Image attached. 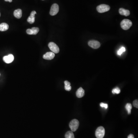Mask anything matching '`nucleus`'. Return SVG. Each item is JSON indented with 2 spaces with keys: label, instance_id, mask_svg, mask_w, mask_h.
Masks as SVG:
<instances>
[{
  "label": "nucleus",
  "instance_id": "obj_8",
  "mask_svg": "<svg viewBox=\"0 0 138 138\" xmlns=\"http://www.w3.org/2000/svg\"><path fill=\"white\" fill-rule=\"evenodd\" d=\"M3 60L6 63H10L12 62L14 60V56L12 54H9L7 56H4L3 58Z\"/></svg>",
  "mask_w": 138,
  "mask_h": 138
},
{
  "label": "nucleus",
  "instance_id": "obj_17",
  "mask_svg": "<svg viewBox=\"0 0 138 138\" xmlns=\"http://www.w3.org/2000/svg\"><path fill=\"white\" fill-rule=\"evenodd\" d=\"M65 138H74V134L72 131L67 132L65 135Z\"/></svg>",
  "mask_w": 138,
  "mask_h": 138
},
{
  "label": "nucleus",
  "instance_id": "obj_10",
  "mask_svg": "<svg viewBox=\"0 0 138 138\" xmlns=\"http://www.w3.org/2000/svg\"><path fill=\"white\" fill-rule=\"evenodd\" d=\"M54 56L55 54L54 53L52 52H48L43 55V58L46 60H52L54 59Z\"/></svg>",
  "mask_w": 138,
  "mask_h": 138
},
{
  "label": "nucleus",
  "instance_id": "obj_9",
  "mask_svg": "<svg viewBox=\"0 0 138 138\" xmlns=\"http://www.w3.org/2000/svg\"><path fill=\"white\" fill-rule=\"evenodd\" d=\"M39 31V28L37 27H33L31 29H28L26 31L27 33L29 35L37 34Z\"/></svg>",
  "mask_w": 138,
  "mask_h": 138
},
{
  "label": "nucleus",
  "instance_id": "obj_6",
  "mask_svg": "<svg viewBox=\"0 0 138 138\" xmlns=\"http://www.w3.org/2000/svg\"><path fill=\"white\" fill-rule=\"evenodd\" d=\"M59 10V6L56 4H54L52 5L51 7L50 13V15L54 16L57 14Z\"/></svg>",
  "mask_w": 138,
  "mask_h": 138
},
{
  "label": "nucleus",
  "instance_id": "obj_14",
  "mask_svg": "<svg viewBox=\"0 0 138 138\" xmlns=\"http://www.w3.org/2000/svg\"><path fill=\"white\" fill-rule=\"evenodd\" d=\"M119 13L121 15L128 16L130 14V12L129 10L125 9L123 8H120L119 10Z\"/></svg>",
  "mask_w": 138,
  "mask_h": 138
},
{
  "label": "nucleus",
  "instance_id": "obj_15",
  "mask_svg": "<svg viewBox=\"0 0 138 138\" xmlns=\"http://www.w3.org/2000/svg\"><path fill=\"white\" fill-rule=\"evenodd\" d=\"M9 25L6 23H3L0 24V31H6L9 29Z\"/></svg>",
  "mask_w": 138,
  "mask_h": 138
},
{
  "label": "nucleus",
  "instance_id": "obj_1",
  "mask_svg": "<svg viewBox=\"0 0 138 138\" xmlns=\"http://www.w3.org/2000/svg\"><path fill=\"white\" fill-rule=\"evenodd\" d=\"M132 23L129 19H124L120 23L121 28L124 30H127L132 26Z\"/></svg>",
  "mask_w": 138,
  "mask_h": 138
},
{
  "label": "nucleus",
  "instance_id": "obj_24",
  "mask_svg": "<svg viewBox=\"0 0 138 138\" xmlns=\"http://www.w3.org/2000/svg\"><path fill=\"white\" fill-rule=\"evenodd\" d=\"M6 2H11L12 1V0H4Z\"/></svg>",
  "mask_w": 138,
  "mask_h": 138
},
{
  "label": "nucleus",
  "instance_id": "obj_19",
  "mask_svg": "<svg viewBox=\"0 0 138 138\" xmlns=\"http://www.w3.org/2000/svg\"><path fill=\"white\" fill-rule=\"evenodd\" d=\"M120 92V90L119 88H116L112 90V93L113 94H119Z\"/></svg>",
  "mask_w": 138,
  "mask_h": 138
},
{
  "label": "nucleus",
  "instance_id": "obj_25",
  "mask_svg": "<svg viewBox=\"0 0 138 138\" xmlns=\"http://www.w3.org/2000/svg\"><path fill=\"white\" fill-rule=\"evenodd\" d=\"M0 15H1V14H0Z\"/></svg>",
  "mask_w": 138,
  "mask_h": 138
},
{
  "label": "nucleus",
  "instance_id": "obj_13",
  "mask_svg": "<svg viewBox=\"0 0 138 138\" xmlns=\"http://www.w3.org/2000/svg\"><path fill=\"white\" fill-rule=\"evenodd\" d=\"M13 15L15 17L17 18H21L22 16V11L20 9H18L14 11Z\"/></svg>",
  "mask_w": 138,
  "mask_h": 138
},
{
  "label": "nucleus",
  "instance_id": "obj_16",
  "mask_svg": "<svg viewBox=\"0 0 138 138\" xmlns=\"http://www.w3.org/2000/svg\"><path fill=\"white\" fill-rule=\"evenodd\" d=\"M65 83V90L67 91H70L72 89V87L71 86L70 83L68 81H65L64 82Z\"/></svg>",
  "mask_w": 138,
  "mask_h": 138
},
{
  "label": "nucleus",
  "instance_id": "obj_7",
  "mask_svg": "<svg viewBox=\"0 0 138 138\" xmlns=\"http://www.w3.org/2000/svg\"><path fill=\"white\" fill-rule=\"evenodd\" d=\"M88 44L89 46L94 49L98 48L101 46L100 42L96 40H90V41H89Z\"/></svg>",
  "mask_w": 138,
  "mask_h": 138
},
{
  "label": "nucleus",
  "instance_id": "obj_3",
  "mask_svg": "<svg viewBox=\"0 0 138 138\" xmlns=\"http://www.w3.org/2000/svg\"><path fill=\"white\" fill-rule=\"evenodd\" d=\"M105 133V129L103 127L100 126L97 128L96 131V136L97 138H103Z\"/></svg>",
  "mask_w": 138,
  "mask_h": 138
},
{
  "label": "nucleus",
  "instance_id": "obj_23",
  "mask_svg": "<svg viewBox=\"0 0 138 138\" xmlns=\"http://www.w3.org/2000/svg\"><path fill=\"white\" fill-rule=\"evenodd\" d=\"M127 138H134V135L132 134H131L128 136Z\"/></svg>",
  "mask_w": 138,
  "mask_h": 138
},
{
  "label": "nucleus",
  "instance_id": "obj_4",
  "mask_svg": "<svg viewBox=\"0 0 138 138\" xmlns=\"http://www.w3.org/2000/svg\"><path fill=\"white\" fill-rule=\"evenodd\" d=\"M110 9V7L108 5L106 4H101L99 5L97 7V10L99 13L105 12L108 11Z\"/></svg>",
  "mask_w": 138,
  "mask_h": 138
},
{
  "label": "nucleus",
  "instance_id": "obj_5",
  "mask_svg": "<svg viewBox=\"0 0 138 138\" xmlns=\"http://www.w3.org/2000/svg\"><path fill=\"white\" fill-rule=\"evenodd\" d=\"M48 47L53 52L58 54L60 52V49L58 46L54 42H51L48 44Z\"/></svg>",
  "mask_w": 138,
  "mask_h": 138
},
{
  "label": "nucleus",
  "instance_id": "obj_21",
  "mask_svg": "<svg viewBox=\"0 0 138 138\" xmlns=\"http://www.w3.org/2000/svg\"><path fill=\"white\" fill-rule=\"evenodd\" d=\"M100 106L101 107H102V108H105V109H107L108 108V104H105V103H100Z\"/></svg>",
  "mask_w": 138,
  "mask_h": 138
},
{
  "label": "nucleus",
  "instance_id": "obj_11",
  "mask_svg": "<svg viewBox=\"0 0 138 138\" xmlns=\"http://www.w3.org/2000/svg\"><path fill=\"white\" fill-rule=\"evenodd\" d=\"M36 12L35 11H33L30 13V15L28 17L27 19V22L30 24H33L34 23L35 21V15Z\"/></svg>",
  "mask_w": 138,
  "mask_h": 138
},
{
  "label": "nucleus",
  "instance_id": "obj_22",
  "mask_svg": "<svg viewBox=\"0 0 138 138\" xmlns=\"http://www.w3.org/2000/svg\"><path fill=\"white\" fill-rule=\"evenodd\" d=\"M133 106H134L135 108H138V101L137 99V100H135L134 101H133Z\"/></svg>",
  "mask_w": 138,
  "mask_h": 138
},
{
  "label": "nucleus",
  "instance_id": "obj_12",
  "mask_svg": "<svg viewBox=\"0 0 138 138\" xmlns=\"http://www.w3.org/2000/svg\"><path fill=\"white\" fill-rule=\"evenodd\" d=\"M76 96L78 98H81L84 95V90L83 88H81L78 89L76 92Z\"/></svg>",
  "mask_w": 138,
  "mask_h": 138
},
{
  "label": "nucleus",
  "instance_id": "obj_18",
  "mask_svg": "<svg viewBox=\"0 0 138 138\" xmlns=\"http://www.w3.org/2000/svg\"><path fill=\"white\" fill-rule=\"evenodd\" d=\"M126 109L127 110L128 114H131V109H132V105L131 104H130V103H127L126 105Z\"/></svg>",
  "mask_w": 138,
  "mask_h": 138
},
{
  "label": "nucleus",
  "instance_id": "obj_20",
  "mask_svg": "<svg viewBox=\"0 0 138 138\" xmlns=\"http://www.w3.org/2000/svg\"><path fill=\"white\" fill-rule=\"evenodd\" d=\"M126 51V48L124 47H122V48L119 49V50L118 51L117 54L119 55H120L123 53L124 52Z\"/></svg>",
  "mask_w": 138,
  "mask_h": 138
},
{
  "label": "nucleus",
  "instance_id": "obj_2",
  "mask_svg": "<svg viewBox=\"0 0 138 138\" xmlns=\"http://www.w3.org/2000/svg\"><path fill=\"white\" fill-rule=\"evenodd\" d=\"M79 126V122L77 119L72 120L69 124V127L72 132H75Z\"/></svg>",
  "mask_w": 138,
  "mask_h": 138
}]
</instances>
